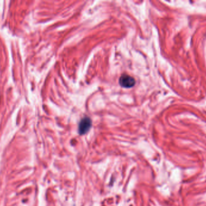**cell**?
<instances>
[{
    "label": "cell",
    "mask_w": 206,
    "mask_h": 206,
    "mask_svg": "<svg viewBox=\"0 0 206 206\" xmlns=\"http://www.w3.org/2000/svg\"><path fill=\"white\" fill-rule=\"evenodd\" d=\"M92 126V120L90 118L85 117L82 118L79 126V133L80 135L86 134L90 129Z\"/></svg>",
    "instance_id": "6da1fadb"
},
{
    "label": "cell",
    "mask_w": 206,
    "mask_h": 206,
    "mask_svg": "<svg viewBox=\"0 0 206 206\" xmlns=\"http://www.w3.org/2000/svg\"><path fill=\"white\" fill-rule=\"evenodd\" d=\"M119 82L121 87L127 88H131L136 84L135 79L133 77L125 74L120 77Z\"/></svg>",
    "instance_id": "7a4b0ae2"
}]
</instances>
